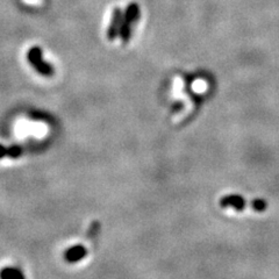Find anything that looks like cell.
Wrapping results in <instances>:
<instances>
[{"mask_svg": "<svg viewBox=\"0 0 279 279\" xmlns=\"http://www.w3.org/2000/svg\"><path fill=\"white\" fill-rule=\"evenodd\" d=\"M124 20H125V13L122 12L120 8H115L113 12V15H112L110 28H108V32H107L108 40L113 41L115 37L120 34L121 27L124 25Z\"/></svg>", "mask_w": 279, "mask_h": 279, "instance_id": "obj_3", "label": "cell"}, {"mask_svg": "<svg viewBox=\"0 0 279 279\" xmlns=\"http://www.w3.org/2000/svg\"><path fill=\"white\" fill-rule=\"evenodd\" d=\"M5 155H7V149H6L4 145H0V158L4 157Z\"/></svg>", "mask_w": 279, "mask_h": 279, "instance_id": "obj_9", "label": "cell"}, {"mask_svg": "<svg viewBox=\"0 0 279 279\" xmlns=\"http://www.w3.org/2000/svg\"><path fill=\"white\" fill-rule=\"evenodd\" d=\"M1 279H25V276L18 269L14 268H5L0 272Z\"/></svg>", "mask_w": 279, "mask_h": 279, "instance_id": "obj_6", "label": "cell"}, {"mask_svg": "<svg viewBox=\"0 0 279 279\" xmlns=\"http://www.w3.org/2000/svg\"><path fill=\"white\" fill-rule=\"evenodd\" d=\"M140 18V9L139 6L136 4H131L126 9L125 12V20H124V25L121 27L120 30V39L124 41V42H127V41L131 39L132 35V29L134 23L138 21Z\"/></svg>", "mask_w": 279, "mask_h": 279, "instance_id": "obj_2", "label": "cell"}, {"mask_svg": "<svg viewBox=\"0 0 279 279\" xmlns=\"http://www.w3.org/2000/svg\"><path fill=\"white\" fill-rule=\"evenodd\" d=\"M246 200L242 198L241 196L233 195V196H227L224 198L221 199V206L222 207H231V209L236 210H242L246 207Z\"/></svg>", "mask_w": 279, "mask_h": 279, "instance_id": "obj_4", "label": "cell"}, {"mask_svg": "<svg viewBox=\"0 0 279 279\" xmlns=\"http://www.w3.org/2000/svg\"><path fill=\"white\" fill-rule=\"evenodd\" d=\"M21 152H22V149L18 147V145H14V147L7 149V155L12 158L19 157V156L21 155Z\"/></svg>", "mask_w": 279, "mask_h": 279, "instance_id": "obj_8", "label": "cell"}, {"mask_svg": "<svg viewBox=\"0 0 279 279\" xmlns=\"http://www.w3.org/2000/svg\"><path fill=\"white\" fill-rule=\"evenodd\" d=\"M251 206H253V209L255 210H257V212H262V210L267 209V203L262 199H256L254 200L253 204H251Z\"/></svg>", "mask_w": 279, "mask_h": 279, "instance_id": "obj_7", "label": "cell"}, {"mask_svg": "<svg viewBox=\"0 0 279 279\" xmlns=\"http://www.w3.org/2000/svg\"><path fill=\"white\" fill-rule=\"evenodd\" d=\"M27 60L40 74H42L44 77L53 76L54 68L52 67V64L43 61L42 50H41L40 47H33L32 49H29V52L27 53Z\"/></svg>", "mask_w": 279, "mask_h": 279, "instance_id": "obj_1", "label": "cell"}, {"mask_svg": "<svg viewBox=\"0 0 279 279\" xmlns=\"http://www.w3.org/2000/svg\"><path fill=\"white\" fill-rule=\"evenodd\" d=\"M85 256H86V249L83 246L71 247L66 253V260L69 263H74V262L80 261Z\"/></svg>", "mask_w": 279, "mask_h": 279, "instance_id": "obj_5", "label": "cell"}]
</instances>
